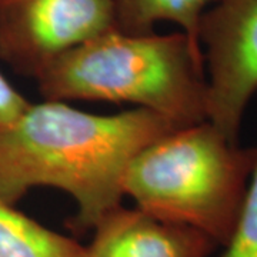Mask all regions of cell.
<instances>
[{
    "label": "cell",
    "instance_id": "6da1fadb",
    "mask_svg": "<svg viewBox=\"0 0 257 257\" xmlns=\"http://www.w3.org/2000/svg\"><path fill=\"white\" fill-rule=\"evenodd\" d=\"M176 128L146 109L100 116L64 101L30 103L0 130V199L15 206L33 187L60 189L77 204L72 229L86 233L121 206L132 159Z\"/></svg>",
    "mask_w": 257,
    "mask_h": 257
},
{
    "label": "cell",
    "instance_id": "7a4b0ae2",
    "mask_svg": "<svg viewBox=\"0 0 257 257\" xmlns=\"http://www.w3.org/2000/svg\"><path fill=\"white\" fill-rule=\"evenodd\" d=\"M35 79L46 100L132 103L176 127L207 120L202 47L183 32L111 29L55 59Z\"/></svg>",
    "mask_w": 257,
    "mask_h": 257
},
{
    "label": "cell",
    "instance_id": "3957f363",
    "mask_svg": "<svg viewBox=\"0 0 257 257\" xmlns=\"http://www.w3.org/2000/svg\"><path fill=\"white\" fill-rule=\"evenodd\" d=\"M257 160L209 120L176 128L143 147L123 177L138 209L186 224L226 246Z\"/></svg>",
    "mask_w": 257,
    "mask_h": 257
},
{
    "label": "cell",
    "instance_id": "277c9868",
    "mask_svg": "<svg viewBox=\"0 0 257 257\" xmlns=\"http://www.w3.org/2000/svg\"><path fill=\"white\" fill-rule=\"evenodd\" d=\"M199 42L207 64V120L237 142L257 93V0H216L200 20Z\"/></svg>",
    "mask_w": 257,
    "mask_h": 257
},
{
    "label": "cell",
    "instance_id": "5b68a950",
    "mask_svg": "<svg viewBox=\"0 0 257 257\" xmlns=\"http://www.w3.org/2000/svg\"><path fill=\"white\" fill-rule=\"evenodd\" d=\"M111 29L113 0H2L0 57L36 77L55 59Z\"/></svg>",
    "mask_w": 257,
    "mask_h": 257
},
{
    "label": "cell",
    "instance_id": "8992f818",
    "mask_svg": "<svg viewBox=\"0 0 257 257\" xmlns=\"http://www.w3.org/2000/svg\"><path fill=\"white\" fill-rule=\"evenodd\" d=\"M93 231L84 257H209L219 246L200 230L123 206L106 214Z\"/></svg>",
    "mask_w": 257,
    "mask_h": 257
},
{
    "label": "cell",
    "instance_id": "52a82bcc",
    "mask_svg": "<svg viewBox=\"0 0 257 257\" xmlns=\"http://www.w3.org/2000/svg\"><path fill=\"white\" fill-rule=\"evenodd\" d=\"M0 257H84V247L0 199Z\"/></svg>",
    "mask_w": 257,
    "mask_h": 257
},
{
    "label": "cell",
    "instance_id": "ba28073f",
    "mask_svg": "<svg viewBox=\"0 0 257 257\" xmlns=\"http://www.w3.org/2000/svg\"><path fill=\"white\" fill-rule=\"evenodd\" d=\"M116 29L127 33H149L160 22L177 25L194 45L200 46L199 28L211 0H113Z\"/></svg>",
    "mask_w": 257,
    "mask_h": 257
},
{
    "label": "cell",
    "instance_id": "9c48e42d",
    "mask_svg": "<svg viewBox=\"0 0 257 257\" xmlns=\"http://www.w3.org/2000/svg\"><path fill=\"white\" fill-rule=\"evenodd\" d=\"M224 257H257V160Z\"/></svg>",
    "mask_w": 257,
    "mask_h": 257
},
{
    "label": "cell",
    "instance_id": "30bf717a",
    "mask_svg": "<svg viewBox=\"0 0 257 257\" xmlns=\"http://www.w3.org/2000/svg\"><path fill=\"white\" fill-rule=\"evenodd\" d=\"M30 104L28 99L0 72V130L9 126L26 110Z\"/></svg>",
    "mask_w": 257,
    "mask_h": 257
},
{
    "label": "cell",
    "instance_id": "8fae6325",
    "mask_svg": "<svg viewBox=\"0 0 257 257\" xmlns=\"http://www.w3.org/2000/svg\"><path fill=\"white\" fill-rule=\"evenodd\" d=\"M0 2H2V0H0Z\"/></svg>",
    "mask_w": 257,
    "mask_h": 257
}]
</instances>
